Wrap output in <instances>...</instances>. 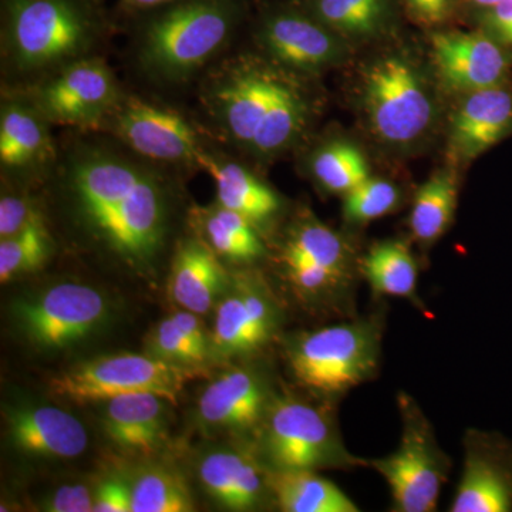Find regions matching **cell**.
<instances>
[{
    "label": "cell",
    "mask_w": 512,
    "mask_h": 512,
    "mask_svg": "<svg viewBox=\"0 0 512 512\" xmlns=\"http://www.w3.org/2000/svg\"><path fill=\"white\" fill-rule=\"evenodd\" d=\"M67 185L84 227L133 268H146L163 247L167 201L151 171L104 150L70 161Z\"/></svg>",
    "instance_id": "1"
},
{
    "label": "cell",
    "mask_w": 512,
    "mask_h": 512,
    "mask_svg": "<svg viewBox=\"0 0 512 512\" xmlns=\"http://www.w3.org/2000/svg\"><path fill=\"white\" fill-rule=\"evenodd\" d=\"M208 96L212 114L228 136L258 156L284 150L305 126L302 94L265 67H229L215 77Z\"/></svg>",
    "instance_id": "2"
},
{
    "label": "cell",
    "mask_w": 512,
    "mask_h": 512,
    "mask_svg": "<svg viewBox=\"0 0 512 512\" xmlns=\"http://www.w3.org/2000/svg\"><path fill=\"white\" fill-rule=\"evenodd\" d=\"M231 26V10L222 0H191L175 6L148 26L140 63L156 79H187L220 52Z\"/></svg>",
    "instance_id": "3"
},
{
    "label": "cell",
    "mask_w": 512,
    "mask_h": 512,
    "mask_svg": "<svg viewBox=\"0 0 512 512\" xmlns=\"http://www.w3.org/2000/svg\"><path fill=\"white\" fill-rule=\"evenodd\" d=\"M379 357L380 330L372 320L303 333L289 349L296 380L325 396L346 392L369 380Z\"/></svg>",
    "instance_id": "4"
},
{
    "label": "cell",
    "mask_w": 512,
    "mask_h": 512,
    "mask_svg": "<svg viewBox=\"0 0 512 512\" xmlns=\"http://www.w3.org/2000/svg\"><path fill=\"white\" fill-rule=\"evenodd\" d=\"M197 367L175 365L151 355L117 353L77 363L52 377L50 393L70 402H107L133 393H153L177 404L185 384L197 376Z\"/></svg>",
    "instance_id": "5"
},
{
    "label": "cell",
    "mask_w": 512,
    "mask_h": 512,
    "mask_svg": "<svg viewBox=\"0 0 512 512\" xmlns=\"http://www.w3.org/2000/svg\"><path fill=\"white\" fill-rule=\"evenodd\" d=\"M397 403L403 421L399 447L389 456L370 460L369 466L389 484L394 510L431 512L450 473V458L412 397L400 394Z\"/></svg>",
    "instance_id": "6"
},
{
    "label": "cell",
    "mask_w": 512,
    "mask_h": 512,
    "mask_svg": "<svg viewBox=\"0 0 512 512\" xmlns=\"http://www.w3.org/2000/svg\"><path fill=\"white\" fill-rule=\"evenodd\" d=\"M8 39L13 64L30 72L82 55L90 26L67 0H15Z\"/></svg>",
    "instance_id": "7"
},
{
    "label": "cell",
    "mask_w": 512,
    "mask_h": 512,
    "mask_svg": "<svg viewBox=\"0 0 512 512\" xmlns=\"http://www.w3.org/2000/svg\"><path fill=\"white\" fill-rule=\"evenodd\" d=\"M262 443L275 471L352 467L360 461L343 446L326 413L301 400L272 407Z\"/></svg>",
    "instance_id": "8"
},
{
    "label": "cell",
    "mask_w": 512,
    "mask_h": 512,
    "mask_svg": "<svg viewBox=\"0 0 512 512\" xmlns=\"http://www.w3.org/2000/svg\"><path fill=\"white\" fill-rule=\"evenodd\" d=\"M365 106L377 136L387 143L416 140L433 119V104L412 64L386 57L365 76Z\"/></svg>",
    "instance_id": "9"
},
{
    "label": "cell",
    "mask_w": 512,
    "mask_h": 512,
    "mask_svg": "<svg viewBox=\"0 0 512 512\" xmlns=\"http://www.w3.org/2000/svg\"><path fill=\"white\" fill-rule=\"evenodd\" d=\"M109 315L107 299L89 285L64 282L18 303L26 338L39 349H64L89 338Z\"/></svg>",
    "instance_id": "10"
},
{
    "label": "cell",
    "mask_w": 512,
    "mask_h": 512,
    "mask_svg": "<svg viewBox=\"0 0 512 512\" xmlns=\"http://www.w3.org/2000/svg\"><path fill=\"white\" fill-rule=\"evenodd\" d=\"M116 80L106 64L80 60L43 84L36 104L47 120L63 126L92 127L116 109Z\"/></svg>",
    "instance_id": "11"
},
{
    "label": "cell",
    "mask_w": 512,
    "mask_h": 512,
    "mask_svg": "<svg viewBox=\"0 0 512 512\" xmlns=\"http://www.w3.org/2000/svg\"><path fill=\"white\" fill-rule=\"evenodd\" d=\"M114 128L131 150L148 160L170 164H198L202 151L197 134L173 110L137 99L116 111Z\"/></svg>",
    "instance_id": "12"
},
{
    "label": "cell",
    "mask_w": 512,
    "mask_h": 512,
    "mask_svg": "<svg viewBox=\"0 0 512 512\" xmlns=\"http://www.w3.org/2000/svg\"><path fill=\"white\" fill-rule=\"evenodd\" d=\"M453 512L512 511V441L470 431Z\"/></svg>",
    "instance_id": "13"
},
{
    "label": "cell",
    "mask_w": 512,
    "mask_h": 512,
    "mask_svg": "<svg viewBox=\"0 0 512 512\" xmlns=\"http://www.w3.org/2000/svg\"><path fill=\"white\" fill-rule=\"evenodd\" d=\"M507 47L487 33L448 32L433 37V55L441 76L466 92L500 86L510 70Z\"/></svg>",
    "instance_id": "14"
},
{
    "label": "cell",
    "mask_w": 512,
    "mask_h": 512,
    "mask_svg": "<svg viewBox=\"0 0 512 512\" xmlns=\"http://www.w3.org/2000/svg\"><path fill=\"white\" fill-rule=\"evenodd\" d=\"M281 259L292 284L312 295L338 286L348 268L342 239L318 221L303 222L292 232Z\"/></svg>",
    "instance_id": "15"
},
{
    "label": "cell",
    "mask_w": 512,
    "mask_h": 512,
    "mask_svg": "<svg viewBox=\"0 0 512 512\" xmlns=\"http://www.w3.org/2000/svg\"><path fill=\"white\" fill-rule=\"evenodd\" d=\"M276 318L268 293L256 285H237L218 303L212 343L222 355L255 352L271 338Z\"/></svg>",
    "instance_id": "16"
},
{
    "label": "cell",
    "mask_w": 512,
    "mask_h": 512,
    "mask_svg": "<svg viewBox=\"0 0 512 512\" xmlns=\"http://www.w3.org/2000/svg\"><path fill=\"white\" fill-rule=\"evenodd\" d=\"M9 437L20 453L45 458H76L89 446L80 420L52 406L22 407L9 414Z\"/></svg>",
    "instance_id": "17"
},
{
    "label": "cell",
    "mask_w": 512,
    "mask_h": 512,
    "mask_svg": "<svg viewBox=\"0 0 512 512\" xmlns=\"http://www.w3.org/2000/svg\"><path fill=\"white\" fill-rule=\"evenodd\" d=\"M265 412L264 382L245 369H232L218 376L198 400V416L205 426L215 430H249Z\"/></svg>",
    "instance_id": "18"
},
{
    "label": "cell",
    "mask_w": 512,
    "mask_h": 512,
    "mask_svg": "<svg viewBox=\"0 0 512 512\" xmlns=\"http://www.w3.org/2000/svg\"><path fill=\"white\" fill-rule=\"evenodd\" d=\"M104 403L103 429L111 443L137 456L156 453L165 440L167 400L153 393H133Z\"/></svg>",
    "instance_id": "19"
},
{
    "label": "cell",
    "mask_w": 512,
    "mask_h": 512,
    "mask_svg": "<svg viewBox=\"0 0 512 512\" xmlns=\"http://www.w3.org/2000/svg\"><path fill=\"white\" fill-rule=\"evenodd\" d=\"M512 133V92L505 84L471 92L457 110L451 140L461 156L473 158Z\"/></svg>",
    "instance_id": "20"
},
{
    "label": "cell",
    "mask_w": 512,
    "mask_h": 512,
    "mask_svg": "<svg viewBox=\"0 0 512 512\" xmlns=\"http://www.w3.org/2000/svg\"><path fill=\"white\" fill-rule=\"evenodd\" d=\"M228 275L220 256L204 239H187L175 252L170 295L178 306L205 315L228 288Z\"/></svg>",
    "instance_id": "21"
},
{
    "label": "cell",
    "mask_w": 512,
    "mask_h": 512,
    "mask_svg": "<svg viewBox=\"0 0 512 512\" xmlns=\"http://www.w3.org/2000/svg\"><path fill=\"white\" fill-rule=\"evenodd\" d=\"M262 42L278 62L308 72L335 62L340 52L332 33L312 20L295 15L269 19L262 30Z\"/></svg>",
    "instance_id": "22"
},
{
    "label": "cell",
    "mask_w": 512,
    "mask_h": 512,
    "mask_svg": "<svg viewBox=\"0 0 512 512\" xmlns=\"http://www.w3.org/2000/svg\"><path fill=\"white\" fill-rule=\"evenodd\" d=\"M204 490L231 511L254 510L265 494V480L254 458L237 450L205 454L198 467Z\"/></svg>",
    "instance_id": "23"
},
{
    "label": "cell",
    "mask_w": 512,
    "mask_h": 512,
    "mask_svg": "<svg viewBox=\"0 0 512 512\" xmlns=\"http://www.w3.org/2000/svg\"><path fill=\"white\" fill-rule=\"evenodd\" d=\"M200 165L214 178L218 205L237 212L252 224L271 220L281 208L274 190L235 163H224L202 154Z\"/></svg>",
    "instance_id": "24"
},
{
    "label": "cell",
    "mask_w": 512,
    "mask_h": 512,
    "mask_svg": "<svg viewBox=\"0 0 512 512\" xmlns=\"http://www.w3.org/2000/svg\"><path fill=\"white\" fill-rule=\"evenodd\" d=\"M269 488L286 512H357L359 507L342 490L315 470L275 471Z\"/></svg>",
    "instance_id": "25"
},
{
    "label": "cell",
    "mask_w": 512,
    "mask_h": 512,
    "mask_svg": "<svg viewBox=\"0 0 512 512\" xmlns=\"http://www.w3.org/2000/svg\"><path fill=\"white\" fill-rule=\"evenodd\" d=\"M363 275L373 291L410 298L419 282V268L410 248L402 241L373 245L362 264Z\"/></svg>",
    "instance_id": "26"
},
{
    "label": "cell",
    "mask_w": 512,
    "mask_h": 512,
    "mask_svg": "<svg viewBox=\"0 0 512 512\" xmlns=\"http://www.w3.org/2000/svg\"><path fill=\"white\" fill-rule=\"evenodd\" d=\"M47 131L35 111L10 104L0 119V161L5 167L22 168L45 156Z\"/></svg>",
    "instance_id": "27"
},
{
    "label": "cell",
    "mask_w": 512,
    "mask_h": 512,
    "mask_svg": "<svg viewBox=\"0 0 512 512\" xmlns=\"http://www.w3.org/2000/svg\"><path fill=\"white\" fill-rule=\"evenodd\" d=\"M457 204V184L453 175L437 173L426 181L414 197L410 228L423 244H433L453 221Z\"/></svg>",
    "instance_id": "28"
},
{
    "label": "cell",
    "mask_w": 512,
    "mask_h": 512,
    "mask_svg": "<svg viewBox=\"0 0 512 512\" xmlns=\"http://www.w3.org/2000/svg\"><path fill=\"white\" fill-rule=\"evenodd\" d=\"M204 241L220 258L252 262L264 254L255 225L237 212L217 205L202 218Z\"/></svg>",
    "instance_id": "29"
},
{
    "label": "cell",
    "mask_w": 512,
    "mask_h": 512,
    "mask_svg": "<svg viewBox=\"0 0 512 512\" xmlns=\"http://www.w3.org/2000/svg\"><path fill=\"white\" fill-rule=\"evenodd\" d=\"M194 507L184 477L170 468H144L131 481L133 512H191Z\"/></svg>",
    "instance_id": "30"
},
{
    "label": "cell",
    "mask_w": 512,
    "mask_h": 512,
    "mask_svg": "<svg viewBox=\"0 0 512 512\" xmlns=\"http://www.w3.org/2000/svg\"><path fill=\"white\" fill-rule=\"evenodd\" d=\"M53 241L45 222L33 225L0 242V281L2 284L42 269L52 255Z\"/></svg>",
    "instance_id": "31"
},
{
    "label": "cell",
    "mask_w": 512,
    "mask_h": 512,
    "mask_svg": "<svg viewBox=\"0 0 512 512\" xmlns=\"http://www.w3.org/2000/svg\"><path fill=\"white\" fill-rule=\"evenodd\" d=\"M312 170L326 190L340 194H348L370 177L363 154L352 144L342 141L319 150L313 158Z\"/></svg>",
    "instance_id": "32"
},
{
    "label": "cell",
    "mask_w": 512,
    "mask_h": 512,
    "mask_svg": "<svg viewBox=\"0 0 512 512\" xmlns=\"http://www.w3.org/2000/svg\"><path fill=\"white\" fill-rule=\"evenodd\" d=\"M387 0H316L320 22L345 35L367 36L382 28Z\"/></svg>",
    "instance_id": "33"
},
{
    "label": "cell",
    "mask_w": 512,
    "mask_h": 512,
    "mask_svg": "<svg viewBox=\"0 0 512 512\" xmlns=\"http://www.w3.org/2000/svg\"><path fill=\"white\" fill-rule=\"evenodd\" d=\"M399 198V191L392 183L369 177L345 194L343 215L346 221L356 224L377 220L393 211Z\"/></svg>",
    "instance_id": "34"
},
{
    "label": "cell",
    "mask_w": 512,
    "mask_h": 512,
    "mask_svg": "<svg viewBox=\"0 0 512 512\" xmlns=\"http://www.w3.org/2000/svg\"><path fill=\"white\" fill-rule=\"evenodd\" d=\"M148 355L175 365L190 367H197L207 359V355L175 325L171 316L161 320L153 335L148 338Z\"/></svg>",
    "instance_id": "35"
},
{
    "label": "cell",
    "mask_w": 512,
    "mask_h": 512,
    "mask_svg": "<svg viewBox=\"0 0 512 512\" xmlns=\"http://www.w3.org/2000/svg\"><path fill=\"white\" fill-rule=\"evenodd\" d=\"M45 222L42 212L29 198L5 195L0 200V238L5 239Z\"/></svg>",
    "instance_id": "36"
},
{
    "label": "cell",
    "mask_w": 512,
    "mask_h": 512,
    "mask_svg": "<svg viewBox=\"0 0 512 512\" xmlns=\"http://www.w3.org/2000/svg\"><path fill=\"white\" fill-rule=\"evenodd\" d=\"M93 512H133L131 483L124 478L110 477L101 481L94 491Z\"/></svg>",
    "instance_id": "37"
},
{
    "label": "cell",
    "mask_w": 512,
    "mask_h": 512,
    "mask_svg": "<svg viewBox=\"0 0 512 512\" xmlns=\"http://www.w3.org/2000/svg\"><path fill=\"white\" fill-rule=\"evenodd\" d=\"M94 493L84 484L63 485L42 504L47 512L93 511Z\"/></svg>",
    "instance_id": "38"
},
{
    "label": "cell",
    "mask_w": 512,
    "mask_h": 512,
    "mask_svg": "<svg viewBox=\"0 0 512 512\" xmlns=\"http://www.w3.org/2000/svg\"><path fill=\"white\" fill-rule=\"evenodd\" d=\"M483 25L487 35L507 49H512V0H505L494 8L485 9Z\"/></svg>",
    "instance_id": "39"
},
{
    "label": "cell",
    "mask_w": 512,
    "mask_h": 512,
    "mask_svg": "<svg viewBox=\"0 0 512 512\" xmlns=\"http://www.w3.org/2000/svg\"><path fill=\"white\" fill-rule=\"evenodd\" d=\"M198 316L200 315H197V313L183 309V311L174 312L173 315H171V319L174 320L175 325L181 329V332H183L201 352L208 355L210 339H208L207 332H205L204 326H202Z\"/></svg>",
    "instance_id": "40"
},
{
    "label": "cell",
    "mask_w": 512,
    "mask_h": 512,
    "mask_svg": "<svg viewBox=\"0 0 512 512\" xmlns=\"http://www.w3.org/2000/svg\"><path fill=\"white\" fill-rule=\"evenodd\" d=\"M417 12L424 18L437 20L446 13L448 0H409Z\"/></svg>",
    "instance_id": "41"
},
{
    "label": "cell",
    "mask_w": 512,
    "mask_h": 512,
    "mask_svg": "<svg viewBox=\"0 0 512 512\" xmlns=\"http://www.w3.org/2000/svg\"><path fill=\"white\" fill-rule=\"evenodd\" d=\"M127 2L134 6H140V8H150V6L161 5L168 0H127Z\"/></svg>",
    "instance_id": "42"
},
{
    "label": "cell",
    "mask_w": 512,
    "mask_h": 512,
    "mask_svg": "<svg viewBox=\"0 0 512 512\" xmlns=\"http://www.w3.org/2000/svg\"><path fill=\"white\" fill-rule=\"evenodd\" d=\"M474 5L478 6L483 10L494 8V6L500 5V3L505 2V0H471Z\"/></svg>",
    "instance_id": "43"
}]
</instances>
